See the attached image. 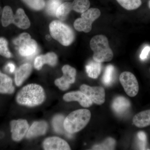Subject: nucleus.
<instances>
[{"mask_svg":"<svg viewBox=\"0 0 150 150\" xmlns=\"http://www.w3.org/2000/svg\"><path fill=\"white\" fill-rule=\"evenodd\" d=\"M46 98V95L42 87L36 84L25 86L17 95L16 100L19 104L33 107L42 104Z\"/></svg>","mask_w":150,"mask_h":150,"instance_id":"obj_1","label":"nucleus"},{"mask_svg":"<svg viewBox=\"0 0 150 150\" xmlns=\"http://www.w3.org/2000/svg\"><path fill=\"white\" fill-rule=\"evenodd\" d=\"M91 118V112L88 109L75 110L65 118L64 128L67 133L74 134L84 128L89 122Z\"/></svg>","mask_w":150,"mask_h":150,"instance_id":"obj_2","label":"nucleus"},{"mask_svg":"<svg viewBox=\"0 0 150 150\" xmlns=\"http://www.w3.org/2000/svg\"><path fill=\"white\" fill-rule=\"evenodd\" d=\"M90 46L93 52V59L96 62H109L113 58V53L109 47L107 38L105 35L94 36L91 40Z\"/></svg>","mask_w":150,"mask_h":150,"instance_id":"obj_3","label":"nucleus"},{"mask_svg":"<svg viewBox=\"0 0 150 150\" xmlns=\"http://www.w3.org/2000/svg\"><path fill=\"white\" fill-rule=\"evenodd\" d=\"M49 30L52 37L63 46H69L74 39V33L72 29L59 21H54L50 23Z\"/></svg>","mask_w":150,"mask_h":150,"instance_id":"obj_4","label":"nucleus"},{"mask_svg":"<svg viewBox=\"0 0 150 150\" xmlns=\"http://www.w3.org/2000/svg\"><path fill=\"white\" fill-rule=\"evenodd\" d=\"M13 43L18 46L19 53L22 56H33L37 52V43L35 40L31 39V36L28 33H21L13 40Z\"/></svg>","mask_w":150,"mask_h":150,"instance_id":"obj_5","label":"nucleus"},{"mask_svg":"<svg viewBox=\"0 0 150 150\" xmlns=\"http://www.w3.org/2000/svg\"><path fill=\"white\" fill-rule=\"evenodd\" d=\"M100 15L98 9H88L82 13L81 18H77L74 23V27L79 31L85 33L90 32L92 29V24Z\"/></svg>","mask_w":150,"mask_h":150,"instance_id":"obj_6","label":"nucleus"},{"mask_svg":"<svg viewBox=\"0 0 150 150\" xmlns=\"http://www.w3.org/2000/svg\"><path fill=\"white\" fill-rule=\"evenodd\" d=\"M120 83L126 94L131 97L136 96L139 91V85L136 76L129 71L123 72L119 78Z\"/></svg>","mask_w":150,"mask_h":150,"instance_id":"obj_7","label":"nucleus"},{"mask_svg":"<svg viewBox=\"0 0 150 150\" xmlns=\"http://www.w3.org/2000/svg\"><path fill=\"white\" fill-rule=\"evenodd\" d=\"M63 76L55 81V85L61 90L64 91L70 87V84L75 82L76 71L69 65H66L62 69Z\"/></svg>","mask_w":150,"mask_h":150,"instance_id":"obj_8","label":"nucleus"},{"mask_svg":"<svg viewBox=\"0 0 150 150\" xmlns=\"http://www.w3.org/2000/svg\"><path fill=\"white\" fill-rule=\"evenodd\" d=\"M80 90L95 104L100 105L105 101V91L102 87H91L83 84L81 86Z\"/></svg>","mask_w":150,"mask_h":150,"instance_id":"obj_9","label":"nucleus"},{"mask_svg":"<svg viewBox=\"0 0 150 150\" xmlns=\"http://www.w3.org/2000/svg\"><path fill=\"white\" fill-rule=\"evenodd\" d=\"M10 126L12 138L15 142L21 141L29 129L27 121L22 119L13 120L11 122Z\"/></svg>","mask_w":150,"mask_h":150,"instance_id":"obj_10","label":"nucleus"},{"mask_svg":"<svg viewBox=\"0 0 150 150\" xmlns=\"http://www.w3.org/2000/svg\"><path fill=\"white\" fill-rule=\"evenodd\" d=\"M43 147L46 150H69V145L65 140L58 137L47 138L43 143Z\"/></svg>","mask_w":150,"mask_h":150,"instance_id":"obj_11","label":"nucleus"},{"mask_svg":"<svg viewBox=\"0 0 150 150\" xmlns=\"http://www.w3.org/2000/svg\"><path fill=\"white\" fill-rule=\"evenodd\" d=\"M63 99L67 102L78 101L84 108L90 107L93 103L85 94L81 91H73L65 94Z\"/></svg>","mask_w":150,"mask_h":150,"instance_id":"obj_12","label":"nucleus"},{"mask_svg":"<svg viewBox=\"0 0 150 150\" xmlns=\"http://www.w3.org/2000/svg\"><path fill=\"white\" fill-rule=\"evenodd\" d=\"M57 62L58 57L57 55L53 52H50L44 55L37 56L34 62V67L36 69L40 70L45 64L54 67L57 64Z\"/></svg>","mask_w":150,"mask_h":150,"instance_id":"obj_13","label":"nucleus"},{"mask_svg":"<svg viewBox=\"0 0 150 150\" xmlns=\"http://www.w3.org/2000/svg\"><path fill=\"white\" fill-rule=\"evenodd\" d=\"M47 129L48 124L45 121H35L28 129L26 137L27 139H31L44 135Z\"/></svg>","mask_w":150,"mask_h":150,"instance_id":"obj_14","label":"nucleus"},{"mask_svg":"<svg viewBox=\"0 0 150 150\" xmlns=\"http://www.w3.org/2000/svg\"><path fill=\"white\" fill-rule=\"evenodd\" d=\"M32 70V66L29 64H24L20 67L17 70L15 76V81L17 86L21 85L29 76Z\"/></svg>","mask_w":150,"mask_h":150,"instance_id":"obj_15","label":"nucleus"},{"mask_svg":"<svg viewBox=\"0 0 150 150\" xmlns=\"http://www.w3.org/2000/svg\"><path fill=\"white\" fill-rule=\"evenodd\" d=\"M131 106V103L128 99L123 96H118L112 102V107L114 112L118 115L126 113Z\"/></svg>","mask_w":150,"mask_h":150,"instance_id":"obj_16","label":"nucleus"},{"mask_svg":"<svg viewBox=\"0 0 150 150\" xmlns=\"http://www.w3.org/2000/svg\"><path fill=\"white\" fill-rule=\"evenodd\" d=\"M13 23L19 28L26 29L29 28L30 23L29 19L23 9H18L16 13L14 15Z\"/></svg>","mask_w":150,"mask_h":150,"instance_id":"obj_17","label":"nucleus"},{"mask_svg":"<svg viewBox=\"0 0 150 150\" xmlns=\"http://www.w3.org/2000/svg\"><path fill=\"white\" fill-rule=\"evenodd\" d=\"M133 122L137 127L142 128L150 125V109L140 112L134 116Z\"/></svg>","mask_w":150,"mask_h":150,"instance_id":"obj_18","label":"nucleus"},{"mask_svg":"<svg viewBox=\"0 0 150 150\" xmlns=\"http://www.w3.org/2000/svg\"><path fill=\"white\" fill-rule=\"evenodd\" d=\"M14 90L11 79L0 71V93L12 94Z\"/></svg>","mask_w":150,"mask_h":150,"instance_id":"obj_19","label":"nucleus"},{"mask_svg":"<svg viewBox=\"0 0 150 150\" xmlns=\"http://www.w3.org/2000/svg\"><path fill=\"white\" fill-rule=\"evenodd\" d=\"M86 71L89 77L92 79H97L101 72L102 69L101 63L96 62L94 60L91 61L86 66Z\"/></svg>","mask_w":150,"mask_h":150,"instance_id":"obj_20","label":"nucleus"},{"mask_svg":"<svg viewBox=\"0 0 150 150\" xmlns=\"http://www.w3.org/2000/svg\"><path fill=\"white\" fill-rule=\"evenodd\" d=\"M72 10V3L68 2L63 3L57 9L56 16L60 20H65Z\"/></svg>","mask_w":150,"mask_h":150,"instance_id":"obj_21","label":"nucleus"},{"mask_svg":"<svg viewBox=\"0 0 150 150\" xmlns=\"http://www.w3.org/2000/svg\"><path fill=\"white\" fill-rule=\"evenodd\" d=\"M14 15L12 9L9 6L4 7L2 14L1 22L4 27H7L13 22Z\"/></svg>","mask_w":150,"mask_h":150,"instance_id":"obj_22","label":"nucleus"},{"mask_svg":"<svg viewBox=\"0 0 150 150\" xmlns=\"http://www.w3.org/2000/svg\"><path fill=\"white\" fill-rule=\"evenodd\" d=\"M72 6L75 11L82 13L89 8L90 3L89 0H74Z\"/></svg>","mask_w":150,"mask_h":150,"instance_id":"obj_23","label":"nucleus"},{"mask_svg":"<svg viewBox=\"0 0 150 150\" xmlns=\"http://www.w3.org/2000/svg\"><path fill=\"white\" fill-rule=\"evenodd\" d=\"M118 4L127 10L137 9L142 5L141 0H116Z\"/></svg>","mask_w":150,"mask_h":150,"instance_id":"obj_24","label":"nucleus"},{"mask_svg":"<svg viewBox=\"0 0 150 150\" xmlns=\"http://www.w3.org/2000/svg\"><path fill=\"white\" fill-rule=\"evenodd\" d=\"M116 142L114 139L108 138L99 144L95 145L92 147V150H111L115 149Z\"/></svg>","mask_w":150,"mask_h":150,"instance_id":"obj_25","label":"nucleus"},{"mask_svg":"<svg viewBox=\"0 0 150 150\" xmlns=\"http://www.w3.org/2000/svg\"><path fill=\"white\" fill-rule=\"evenodd\" d=\"M64 116L62 115H56L53 119L52 122L53 127L57 133L61 134L65 133L66 130L64 126Z\"/></svg>","mask_w":150,"mask_h":150,"instance_id":"obj_26","label":"nucleus"},{"mask_svg":"<svg viewBox=\"0 0 150 150\" xmlns=\"http://www.w3.org/2000/svg\"><path fill=\"white\" fill-rule=\"evenodd\" d=\"M114 73V67L112 65H109L106 67L103 77V82L105 85H109L112 82Z\"/></svg>","mask_w":150,"mask_h":150,"instance_id":"obj_27","label":"nucleus"},{"mask_svg":"<svg viewBox=\"0 0 150 150\" xmlns=\"http://www.w3.org/2000/svg\"><path fill=\"white\" fill-rule=\"evenodd\" d=\"M62 4L60 0H49L46 5L47 13L51 16H56V11Z\"/></svg>","mask_w":150,"mask_h":150,"instance_id":"obj_28","label":"nucleus"},{"mask_svg":"<svg viewBox=\"0 0 150 150\" xmlns=\"http://www.w3.org/2000/svg\"><path fill=\"white\" fill-rule=\"evenodd\" d=\"M25 4L32 9L40 11L45 6L44 0H22Z\"/></svg>","mask_w":150,"mask_h":150,"instance_id":"obj_29","label":"nucleus"},{"mask_svg":"<svg viewBox=\"0 0 150 150\" xmlns=\"http://www.w3.org/2000/svg\"><path fill=\"white\" fill-rule=\"evenodd\" d=\"M0 55L7 58H11L12 56L8 49L7 41L2 37L0 38Z\"/></svg>","mask_w":150,"mask_h":150,"instance_id":"obj_30","label":"nucleus"},{"mask_svg":"<svg viewBox=\"0 0 150 150\" xmlns=\"http://www.w3.org/2000/svg\"><path fill=\"white\" fill-rule=\"evenodd\" d=\"M137 136L141 142V144H140L141 148L142 149H145L146 143V134L143 131H140L138 133Z\"/></svg>","mask_w":150,"mask_h":150,"instance_id":"obj_31","label":"nucleus"},{"mask_svg":"<svg viewBox=\"0 0 150 150\" xmlns=\"http://www.w3.org/2000/svg\"><path fill=\"white\" fill-rule=\"evenodd\" d=\"M150 51V46H146L142 50L141 55H140V58L142 60H144L147 58L148 55Z\"/></svg>","mask_w":150,"mask_h":150,"instance_id":"obj_32","label":"nucleus"},{"mask_svg":"<svg viewBox=\"0 0 150 150\" xmlns=\"http://www.w3.org/2000/svg\"><path fill=\"white\" fill-rule=\"evenodd\" d=\"M6 69L11 73H13L15 70V66L12 63H9L6 66Z\"/></svg>","mask_w":150,"mask_h":150,"instance_id":"obj_33","label":"nucleus"},{"mask_svg":"<svg viewBox=\"0 0 150 150\" xmlns=\"http://www.w3.org/2000/svg\"><path fill=\"white\" fill-rule=\"evenodd\" d=\"M46 40H48V41H49V40H51V36H50L49 35H46Z\"/></svg>","mask_w":150,"mask_h":150,"instance_id":"obj_34","label":"nucleus"},{"mask_svg":"<svg viewBox=\"0 0 150 150\" xmlns=\"http://www.w3.org/2000/svg\"><path fill=\"white\" fill-rule=\"evenodd\" d=\"M149 8L150 9V0L149 1Z\"/></svg>","mask_w":150,"mask_h":150,"instance_id":"obj_35","label":"nucleus"},{"mask_svg":"<svg viewBox=\"0 0 150 150\" xmlns=\"http://www.w3.org/2000/svg\"><path fill=\"white\" fill-rule=\"evenodd\" d=\"M2 10H1V8L0 7V15H1V13Z\"/></svg>","mask_w":150,"mask_h":150,"instance_id":"obj_36","label":"nucleus"}]
</instances>
